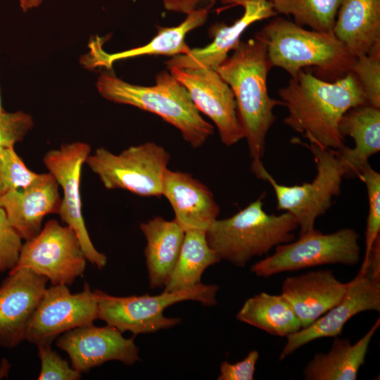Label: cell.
I'll use <instances>...</instances> for the list:
<instances>
[{"mask_svg": "<svg viewBox=\"0 0 380 380\" xmlns=\"http://www.w3.org/2000/svg\"><path fill=\"white\" fill-rule=\"evenodd\" d=\"M22 240L0 207V274L9 272L17 265L23 244Z\"/></svg>", "mask_w": 380, "mask_h": 380, "instance_id": "d6a6232c", "label": "cell"}, {"mask_svg": "<svg viewBox=\"0 0 380 380\" xmlns=\"http://www.w3.org/2000/svg\"><path fill=\"white\" fill-rule=\"evenodd\" d=\"M255 34L266 44L272 67L291 77L311 68L317 77L334 82L350 71L355 58L333 32L306 30L281 17H274Z\"/></svg>", "mask_w": 380, "mask_h": 380, "instance_id": "3957f363", "label": "cell"}, {"mask_svg": "<svg viewBox=\"0 0 380 380\" xmlns=\"http://www.w3.org/2000/svg\"><path fill=\"white\" fill-rule=\"evenodd\" d=\"M220 261L207 242L205 232L186 231L178 259L163 291L170 292L201 284L205 270Z\"/></svg>", "mask_w": 380, "mask_h": 380, "instance_id": "4316f807", "label": "cell"}, {"mask_svg": "<svg viewBox=\"0 0 380 380\" xmlns=\"http://www.w3.org/2000/svg\"><path fill=\"white\" fill-rule=\"evenodd\" d=\"M365 311H380V280L359 272L350 281L343 298L310 325L289 335L281 354L284 360L315 340L341 334L345 324Z\"/></svg>", "mask_w": 380, "mask_h": 380, "instance_id": "5bb4252c", "label": "cell"}, {"mask_svg": "<svg viewBox=\"0 0 380 380\" xmlns=\"http://www.w3.org/2000/svg\"><path fill=\"white\" fill-rule=\"evenodd\" d=\"M166 10L189 14L198 10H210L216 0H163Z\"/></svg>", "mask_w": 380, "mask_h": 380, "instance_id": "d590c367", "label": "cell"}, {"mask_svg": "<svg viewBox=\"0 0 380 380\" xmlns=\"http://www.w3.org/2000/svg\"><path fill=\"white\" fill-rule=\"evenodd\" d=\"M227 7L241 6V17L232 25L215 23L209 30L213 37L212 43L203 48L191 49L186 53L173 56L165 62L167 68H194L210 67L213 69L222 64L240 42L244 31L253 23L277 15L270 0H222Z\"/></svg>", "mask_w": 380, "mask_h": 380, "instance_id": "e0dca14e", "label": "cell"}, {"mask_svg": "<svg viewBox=\"0 0 380 380\" xmlns=\"http://www.w3.org/2000/svg\"><path fill=\"white\" fill-rule=\"evenodd\" d=\"M217 285L202 283L184 289L163 291L156 296L142 295L114 296L100 291H94L97 303V319L104 321L122 333L134 335L153 333L174 327L179 318L165 317L163 311L169 306L184 300H196L204 305L217 303Z\"/></svg>", "mask_w": 380, "mask_h": 380, "instance_id": "52a82bcc", "label": "cell"}, {"mask_svg": "<svg viewBox=\"0 0 380 380\" xmlns=\"http://www.w3.org/2000/svg\"><path fill=\"white\" fill-rule=\"evenodd\" d=\"M350 72L360 82L367 103L380 108V43L367 54L356 57Z\"/></svg>", "mask_w": 380, "mask_h": 380, "instance_id": "f1b7e54d", "label": "cell"}, {"mask_svg": "<svg viewBox=\"0 0 380 380\" xmlns=\"http://www.w3.org/2000/svg\"><path fill=\"white\" fill-rule=\"evenodd\" d=\"M3 111H4V109L1 103V91H0V112H3Z\"/></svg>", "mask_w": 380, "mask_h": 380, "instance_id": "f35d334b", "label": "cell"}, {"mask_svg": "<svg viewBox=\"0 0 380 380\" xmlns=\"http://www.w3.org/2000/svg\"><path fill=\"white\" fill-rule=\"evenodd\" d=\"M359 234L352 228L331 234L314 229L300 234L297 241L280 244L273 254L256 263L251 271L257 277L332 264L355 266L360 260Z\"/></svg>", "mask_w": 380, "mask_h": 380, "instance_id": "9c48e42d", "label": "cell"}, {"mask_svg": "<svg viewBox=\"0 0 380 380\" xmlns=\"http://www.w3.org/2000/svg\"><path fill=\"white\" fill-rule=\"evenodd\" d=\"M357 177L365 183L368 197V215L365 232V253L362 266L367 260L372 246L380 236V174L367 164Z\"/></svg>", "mask_w": 380, "mask_h": 380, "instance_id": "f546056e", "label": "cell"}, {"mask_svg": "<svg viewBox=\"0 0 380 380\" xmlns=\"http://www.w3.org/2000/svg\"><path fill=\"white\" fill-rule=\"evenodd\" d=\"M33 125V119L27 113L0 112V150L14 147L16 143L22 141Z\"/></svg>", "mask_w": 380, "mask_h": 380, "instance_id": "836d02e7", "label": "cell"}, {"mask_svg": "<svg viewBox=\"0 0 380 380\" xmlns=\"http://www.w3.org/2000/svg\"><path fill=\"white\" fill-rule=\"evenodd\" d=\"M116 328L91 324L69 330L58 336L56 346L69 356L79 372L112 360L132 365L140 360L134 337L125 338Z\"/></svg>", "mask_w": 380, "mask_h": 380, "instance_id": "9a60e30c", "label": "cell"}, {"mask_svg": "<svg viewBox=\"0 0 380 380\" xmlns=\"http://www.w3.org/2000/svg\"><path fill=\"white\" fill-rule=\"evenodd\" d=\"M147 244L144 250L151 289L164 288L178 259L185 231L177 221L154 217L140 224Z\"/></svg>", "mask_w": 380, "mask_h": 380, "instance_id": "cb8c5ba5", "label": "cell"}, {"mask_svg": "<svg viewBox=\"0 0 380 380\" xmlns=\"http://www.w3.org/2000/svg\"><path fill=\"white\" fill-rule=\"evenodd\" d=\"M87 260L75 231L51 220L23 244L18 262L11 272L29 268L47 278L51 285L69 286L83 275Z\"/></svg>", "mask_w": 380, "mask_h": 380, "instance_id": "30bf717a", "label": "cell"}, {"mask_svg": "<svg viewBox=\"0 0 380 380\" xmlns=\"http://www.w3.org/2000/svg\"><path fill=\"white\" fill-rule=\"evenodd\" d=\"M162 196L170 202L175 220L185 232H206L220 213L212 191L187 172L167 169L163 178Z\"/></svg>", "mask_w": 380, "mask_h": 380, "instance_id": "ffe728a7", "label": "cell"}, {"mask_svg": "<svg viewBox=\"0 0 380 380\" xmlns=\"http://www.w3.org/2000/svg\"><path fill=\"white\" fill-rule=\"evenodd\" d=\"M51 343L37 345L41 369L38 380H78L81 373L51 349Z\"/></svg>", "mask_w": 380, "mask_h": 380, "instance_id": "1f68e13d", "label": "cell"}, {"mask_svg": "<svg viewBox=\"0 0 380 380\" xmlns=\"http://www.w3.org/2000/svg\"><path fill=\"white\" fill-rule=\"evenodd\" d=\"M170 159L164 147L149 141L129 146L118 154L99 148L89 154L85 163L107 189L159 197Z\"/></svg>", "mask_w": 380, "mask_h": 380, "instance_id": "ba28073f", "label": "cell"}, {"mask_svg": "<svg viewBox=\"0 0 380 380\" xmlns=\"http://www.w3.org/2000/svg\"><path fill=\"white\" fill-rule=\"evenodd\" d=\"M264 197L261 195L230 217L215 220L206 230L207 242L220 260L242 267L253 257L295 239L296 219L287 212L267 214L263 210Z\"/></svg>", "mask_w": 380, "mask_h": 380, "instance_id": "5b68a950", "label": "cell"}, {"mask_svg": "<svg viewBox=\"0 0 380 380\" xmlns=\"http://www.w3.org/2000/svg\"><path fill=\"white\" fill-rule=\"evenodd\" d=\"M348 286L349 282L337 279L331 270H319L287 277L282 284L281 295L304 328L336 305Z\"/></svg>", "mask_w": 380, "mask_h": 380, "instance_id": "d6986e66", "label": "cell"}, {"mask_svg": "<svg viewBox=\"0 0 380 380\" xmlns=\"http://www.w3.org/2000/svg\"><path fill=\"white\" fill-rule=\"evenodd\" d=\"M97 319L94 291L85 283L83 290L72 293L67 285L46 289L31 319L25 340L35 345L51 343L62 334Z\"/></svg>", "mask_w": 380, "mask_h": 380, "instance_id": "7c38bea8", "label": "cell"}, {"mask_svg": "<svg viewBox=\"0 0 380 380\" xmlns=\"http://www.w3.org/2000/svg\"><path fill=\"white\" fill-rule=\"evenodd\" d=\"M58 189L57 181L48 172L39 174L24 189L0 195V207L23 240H30L39 233L46 216L58 213L61 203Z\"/></svg>", "mask_w": 380, "mask_h": 380, "instance_id": "ac0fdd59", "label": "cell"}, {"mask_svg": "<svg viewBox=\"0 0 380 380\" xmlns=\"http://www.w3.org/2000/svg\"><path fill=\"white\" fill-rule=\"evenodd\" d=\"M278 14L292 16L293 22L312 30L333 32L341 0H270Z\"/></svg>", "mask_w": 380, "mask_h": 380, "instance_id": "83f0119b", "label": "cell"}, {"mask_svg": "<svg viewBox=\"0 0 380 380\" xmlns=\"http://www.w3.org/2000/svg\"><path fill=\"white\" fill-rule=\"evenodd\" d=\"M168 70L186 89L198 111L213 121L225 146L244 139L234 92L215 69L170 67Z\"/></svg>", "mask_w": 380, "mask_h": 380, "instance_id": "4fadbf2b", "label": "cell"}, {"mask_svg": "<svg viewBox=\"0 0 380 380\" xmlns=\"http://www.w3.org/2000/svg\"><path fill=\"white\" fill-rule=\"evenodd\" d=\"M39 175L27 167L14 147L0 150V195L30 186Z\"/></svg>", "mask_w": 380, "mask_h": 380, "instance_id": "4dcf8cb0", "label": "cell"}, {"mask_svg": "<svg viewBox=\"0 0 380 380\" xmlns=\"http://www.w3.org/2000/svg\"><path fill=\"white\" fill-rule=\"evenodd\" d=\"M236 319L269 334L287 337L302 325L289 302L280 295L260 293L248 298Z\"/></svg>", "mask_w": 380, "mask_h": 380, "instance_id": "484cf974", "label": "cell"}, {"mask_svg": "<svg viewBox=\"0 0 380 380\" xmlns=\"http://www.w3.org/2000/svg\"><path fill=\"white\" fill-rule=\"evenodd\" d=\"M317 175L312 182L286 186L279 184L262 163L251 166L253 174L270 183L277 198V210L286 211L296 219L300 235L315 229L316 220L332 205L339 195L345 170L335 150L310 144Z\"/></svg>", "mask_w": 380, "mask_h": 380, "instance_id": "8992f818", "label": "cell"}, {"mask_svg": "<svg viewBox=\"0 0 380 380\" xmlns=\"http://www.w3.org/2000/svg\"><path fill=\"white\" fill-rule=\"evenodd\" d=\"M279 96L289 111L284 122L310 144L332 150L346 146L338 128L343 115L367 104L361 85L351 72L327 82L303 69L279 90Z\"/></svg>", "mask_w": 380, "mask_h": 380, "instance_id": "6da1fadb", "label": "cell"}, {"mask_svg": "<svg viewBox=\"0 0 380 380\" xmlns=\"http://www.w3.org/2000/svg\"><path fill=\"white\" fill-rule=\"evenodd\" d=\"M345 138L350 137L354 148L335 150L344 170V177L358 175L369 158L380 151V108L365 104L348 110L338 125Z\"/></svg>", "mask_w": 380, "mask_h": 380, "instance_id": "7402d4cb", "label": "cell"}, {"mask_svg": "<svg viewBox=\"0 0 380 380\" xmlns=\"http://www.w3.org/2000/svg\"><path fill=\"white\" fill-rule=\"evenodd\" d=\"M91 153L90 146L77 141L49 151L43 163L62 189L63 197L58 215L76 233L87 260L99 270L107 264V257L98 251L89 237L82 210L80 180L82 166Z\"/></svg>", "mask_w": 380, "mask_h": 380, "instance_id": "8fae6325", "label": "cell"}, {"mask_svg": "<svg viewBox=\"0 0 380 380\" xmlns=\"http://www.w3.org/2000/svg\"><path fill=\"white\" fill-rule=\"evenodd\" d=\"M96 88L107 100L160 116L178 129L194 148L203 145L214 133V127L201 115L186 89L166 70L160 71L156 84L149 87L127 83L111 72H103Z\"/></svg>", "mask_w": 380, "mask_h": 380, "instance_id": "277c9868", "label": "cell"}, {"mask_svg": "<svg viewBox=\"0 0 380 380\" xmlns=\"http://www.w3.org/2000/svg\"><path fill=\"white\" fill-rule=\"evenodd\" d=\"M20 8L23 12L39 7L43 0H18Z\"/></svg>", "mask_w": 380, "mask_h": 380, "instance_id": "74e56055", "label": "cell"}, {"mask_svg": "<svg viewBox=\"0 0 380 380\" xmlns=\"http://www.w3.org/2000/svg\"><path fill=\"white\" fill-rule=\"evenodd\" d=\"M47 282L29 268L8 272L0 286V346L11 349L25 340Z\"/></svg>", "mask_w": 380, "mask_h": 380, "instance_id": "2e32d148", "label": "cell"}, {"mask_svg": "<svg viewBox=\"0 0 380 380\" xmlns=\"http://www.w3.org/2000/svg\"><path fill=\"white\" fill-rule=\"evenodd\" d=\"M333 33L354 57L380 43V0H341Z\"/></svg>", "mask_w": 380, "mask_h": 380, "instance_id": "603a6c76", "label": "cell"}, {"mask_svg": "<svg viewBox=\"0 0 380 380\" xmlns=\"http://www.w3.org/2000/svg\"><path fill=\"white\" fill-rule=\"evenodd\" d=\"M272 68L266 44L255 34L240 41L232 55L215 68L234 92L251 165L262 162L267 132L277 120L273 110L284 106L268 94L267 78Z\"/></svg>", "mask_w": 380, "mask_h": 380, "instance_id": "7a4b0ae2", "label": "cell"}, {"mask_svg": "<svg viewBox=\"0 0 380 380\" xmlns=\"http://www.w3.org/2000/svg\"><path fill=\"white\" fill-rule=\"evenodd\" d=\"M380 324L379 317L369 331L355 343L349 338L333 337L327 353H316L303 370L306 380H356L365 364L370 342Z\"/></svg>", "mask_w": 380, "mask_h": 380, "instance_id": "d4e9b609", "label": "cell"}, {"mask_svg": "<svg viewBox=\"0 0 380 380\" xmlns=\"http://www.w3.org/2000/svg\"><path fill=\"white\" fill-rule=\"evenodd\" d=\"M259 353L251 350L242 360L232 364L223 361L220 365L218 380H253Z\"/></svg>", "mask_w": 380, "mask_h": 380, "instance_id": "e575fe53", "label": "cell"}, {"mask_svg": "<svg viewBox=\"0 0 380 380\" xmlns=\"http://www.w3.org/2000/svg\"><path fill=\"white\" fill-rule=\"evenodd\" d=\"M208 10L195 11L187 14L185 20L175 27H158V34L146 45L122 52L108 53L103 51L99 39L90 45V52L82 59L87 68H112L114 62L145 55L177 56L186 53L191 49L185 41L188 32L202 26L207 20Z\"/></svg>", "mask_w": 380, "mask_h": 380, "instance_id": "44dd1931", "label": "cell"}, {"mask_svg": "<svg viewBox=\"0 0 380 380\" xmlns=\"http://www.w3.org/2000/svg\"><path fill=\"white\" fill-rule=\"evenodd\" d=\"M360 272L366 273L372 278L380 280V236L375 240L365 265Z\"/></svg>", "mask_w": 380, "mask_h": 380, "instance_id": "8d00e7d4", "label": "cell"}]
</instances>
